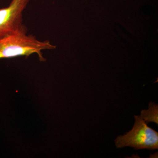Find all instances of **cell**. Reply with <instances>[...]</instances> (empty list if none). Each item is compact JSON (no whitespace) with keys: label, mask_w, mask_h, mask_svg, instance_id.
Instances as JSON below:
<instances>
[{"label":"cell","mask_w":158,"mask_h":158,"mask_svg":"<svg viewBox=\"0 0 158 158\" xmlns=\"http://www.w3.org/2000/svg\"><path fill=\"white\" fill-rule=\"evenodd\" d=\"M56 48L49 40L40 41L32 34L28 35L27 32H16L0 39V59L37 54L40 61L44 62L46 59L42 51L54 50Z\"/></svg>","instance_id":"obj_1"},{"label":"cell","mask_w":158,"mask_h":158,"mask_svg":"<svg viewBox=\"0 0 158 158\" xmlns=\"http://www.w3.org/2000/svg\"><path fill=\"white\" fill-rule=\"evenodd\" d=\"M133 128L115 140L117 148H133L136 150L158 149V133L148 126L140 116H135Z\"/></svg>","instance_id":"obj_2"},{"label":"cell","mask_w":158,"mask_h":158,"mask_svg":"<svg viewBox=\"0 0 158 158\" xmlns=\"http://www.w3.org/2000/svg\"><path fill=\"white\" fill-rule=\"evenodd\" d=\"M30 1L11 0L9 6L0 9V39L12 33L27 32L23 13Z\"/></svg>","instance_id":"obj_3"},{"label":"cell","mask_w":158,"mask_h":158,"mask_svg":"<svg viewBox=\"0 0 158 158\" xmlns=\"http://www.w3.org/2000/svg\"><path fill=\"white\" fill-rule=\"evenodd\" d=\"M141 118L146 123L153 122L158 124V106L151 102L148 105V110H141Z\"/></svg>","instance_id":"obj_4"}]
</instances>
